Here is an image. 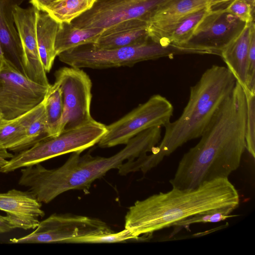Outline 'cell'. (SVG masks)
Instances as JSON below:
<instances>
[{"label":"cell","mask_w":255,"mask_h":255,"mask_svg":"<svg viewBox=\"0 0 255 255\" xmlns=\"http://www.w3.org/2000/svg\"><path fill=\"white\" fill-rule=\"evenodd\" d=\"M246 116L245 92L237 82L199 142L181 158L170 180L172 187L193 189L206 182L228 178L239 167L246 149Z\"/></svg>","instance_id":"6da1fadb"},{"label":"cell","mask_w":255,"mask_h":255,"mask_svg":"<svg viewBox=\"0 0 255 255\" xmlns=\"http://www.w3.org/2000/svg\"><path fill=\"white\" fill-rule=\"evenodd\" d=\"M240 196L228 178L206 182L196 188L172 187L136 201L125 216V228L139 240L173 226L189 217L221 211L231 215L239 205Z\"/></svg>","instance_id":"7a4b0ae2"},{"label":"cell","mask_w":255,"mask_h":255,"mask_svg":"<svg viewBox=\"0 0 255 255\" xmlns=\"http://www.w3.org/2000/svg\"><path fill=\"white\" fill-rule=\"evenodd\" d=\"M161 128L154 127L131 138L126 146L109 157L80 156L73 152L61 166L47 169L40 163L21 169L19 185L28 188L40 203L47 204L70 190L87 191L92 182L112 169H118L125 161L151 152L161 139Z\"/></svg>","instance_id":"3957f363"},{"label":"cell","mask_w":255,"mask_h":255,"mask_svg":"<svg viewBox=\"0 0 255 255\" xmlns=\"http://www.w3.org/2000/svg\"><path fill=\"white\" fill-rule=\"evenodd\" d=\"M237 81L227 67L213 65L191 87L188 103L180 116L165 128L163 137L148 155L140 157L137 168L143 173L189 140L200 137Z\"/></svg>","instance_id":"277c9868"},{"label":"cell","mask_w":255,"mask_h":255,"mask_svg":"<svg viewBox=\"0 0 255 255\" xmlns=\"http://www.w3.org/2000/svg\"><path fill=\"white\" fill-rule=\"evenodd\" d=\"M192 54L190 50L174 45H165L151 38L136 45L103 49L93 44L81 45L59 54V60L78 68L103 69L130 67L138 62L174 55Z\"/></svg>","instance_id":"5b68a950"},{"label":"cell","mask_w":255,"mask_h":255,"mask_svg":"<svg viewBox=\"0 0 255 255\" xmlns=\"http://www.w3.org/2000/svg\"><path fill=\"white\" fill-rule=\"evenodd\" d=\"M106 131V125L93 119L18 152L0 168V172L7 173L68 153L82 152L98 143Z\"/></svg>","instance_id":"8992f818"},{"label":"cell","mask_w":255,"mask_h":255,"mask_svg":"<svg viewBox=\"0 0 255 255\" xmlns=\"http://www.w3.org/2000/svg\"><path fill=\"white\" fill-rule=\"evenodd\" d=\"M173 113V105L168 100L160 95H154L118 121L106 126L107 131L98 145L108 148L126 144L143 131L164 127L170 122Z\"/></svg>","instance_id":"52a82bcc"},{"label":"cell","mask_w":255,"mask_h":255,"mask_svg":"<svg viewBox=\"0 0 255 255\" xmlns=\"http://www.w3.org/2000/svg\"><path fill=\"white\" fill-rule=\"evenodd\" d=\"M49 87L28 78L5 57L0 59V117L10 121L33 109Z\"/></svg>","instance_id":"ba28073f"},{"label":"cell","mask_w":255,"mask_h":255,"mask_svg":"<svg viewBox=\"0 0 255 255\" xmlns=\"http://www.w3.org/2000/svg\"><path fill=\"white\" fill-rule=\"evenodd\" d=\"M63 95V112L60 134L93 119L91 115L92 83L81 68L63 67L54 73Z\"/></svg>","instance_id":"9c48e42d"},{"label":"cell","mask_w":255,"mask_h":255,"mask_svg":"<svg viewBox=\"0 0 255 255\" xmlns=\"http://www.w3.org/2000/svg\"><path fill=\"white\" fill-rule=\"evenodd\" d=\"M114 231L100 219L71 214H53L39 222L35 230L12 243H66L71 239Z\"/></svg>","instance_id":"30bf717a"},{"label":"cell","mask_w":255,"mask_h":255,"mask_svg":"<svg viewBox=\"0 0 255 255\" xmlns=\"http://www.w3.org/2000/svg\"><path fill=\"white\" fill-rule=\"evenodd\" d=\"M246 24L228 12L225 8H212L198 24L189 39L180 47L193 50L196 54L220 56Z\"/></svg>","instance_id":"8fae6325"},{"label":"cell","mask_w":255,"mask_h":255,"mask_svg":"<svg viewBox=\"0 0 255 255\" xmlns=\"http://www.w3.org/2000/svg\"><path fill=\"white\" fill-rule=\"evenodd\" d=\"M164 0H96L92 7L71 23L81 28L107 29L124 21L139 19L148 22Z\"/></svg>","instance_id":"7c38bea8"},{"label":"cell","mask_w":255,"mask_h":255,"mask_svg":"<svg viewBox=\"0 0 255 255\" xmlns=\"http://www.w3.org/2000/svg\"><path fill=\"white\" fill-rule=\"evenodd\" d=\"M37 9L32 6H17L13 10L15 25L21 41L22 72L28 78L41 85L49 86L39 55L36 33Z\"/></svg>","instance_id":"4fadbf2b"},{"label":"cell","mask_w":255,"mask_h":255,"mask_svg":"<svg viewBox=\"0 0 255 255\" xmlns=\"http://www.w3.org/2000/svg\"><path fill=\"white\" fill-rule=\"evenodd\" d=\"M0 210L6 213L16 228L24 230L35 229L45 215L41 203L33 194L15 189L0 193Z\"/></svg>","instance_id":"5bb4252c"},{"label":"cell","mask_w":255,"mask_h":255,"mask_svg":"<svg viewBox=\"0 0 255 255\" xmlns=\"http://www.w3.org/2000/svg\"><path fill=\"white\" fill-rule=\"evenodd\" d=\"M212 0H164L147 22L150 38L157 42L160 36L188 14L211 6Z\"/></svg>","instance_id":"9a60e30c"},{"label":"cell","mask_w":255,"mask_h":255,"mask_svg":"<svg viewBox=\"0 0 255 255\" xmlns=\"http://www.w3.org/2000/svg\"><path fill=\"white\" fill-rule=\"evenodd\" d=\"M147 22L139 19L128 20L104 29L93 45L98 48H119L143 44L150 37Z\"/></svg>","instance_id":"2e32d148"},{"label":"cell","mask_w":255,"mask_h":255,"mask_svg":"<svg viewBox=\"0 0 255 255\" xmlns=\"http://www.w3.org/2000/svg\"><path fill=\"white\" fill-rule=\"evenodd\" d=\"M26 0H0V43L4 57L22 73V50L13 16V10Z\"/></svg>","instance_id":"e0dca14e"},{"label":"cell","mask_w":255,"mask_h":255,"mask_svg":"<svg viewBox=\"0 0 255 255\" xmlns=\"http://www.w3.org/2000/svg\"><path fill=\"white\" fill-rule=\"evenodd\" d=\"M255 21L247 23L240 34L222 52L220 56L227 68L244 88L246 86L249 49Z\"/></svg>","instance_id":"ac0fdd59"},{"label":"cell","mask_w":255,"mask_h":255,"mask_svg":"<svg viewBox=\"0 0 255 255\" xmlns=\"http://www.w3.org/2000/svg\"><path fill=\"white\" fill-rule=\"evenodd\" d=\"M60 23L47 12L37 10L36 33L41 62L46 73L50 71L57 56L55 42Z\"/></svg>","instance_id":"d6986e66"},{"label":"cell","mask_w":255,"mask_h":255,"mask_svg":"<svg viewBox=\"0 0 255 255\" xmlns=\"http://www.w3.org/2000/svg\"><path fill=\"white\" fill-rule=\"evenodd\" d=\"M104 30L99 28H78L71 23H60L55 42L57 56L78 46L95 43Z\"/></svg>","instance_id":"ffe728a7"},{"label":"cell","mask_w":255,"mask_h":255,"mask_svg":"<svg viewBox=\"0 0 255 255\" xmlns=\"http://www.w3.org/2000/svg\"><path fill=\"white\" fill-rule=\"evenodd\" d=\"M212 8L210 5L207 6L184 16L163 33L157 42L165 45L182 46L189 39L198 24Z\"/></svg>","instance_id":"44dd1931"},{"label":"cell","mask_w":255,"mask_h":255,"mask_svg":"<svg viewBox=\"0 0 255 255\" xmlns=\"http://www.w3.org/2000/svg\"><path fill=\"white\" fill-rule=\"evenodd\" d=\"M31 110L15 119L6 121L0 127V147L19 152L25 139L26 126Z\"/></svg>","instance_id":"7402d4cb"},{"label":"cell","mask_w":255,"mask_h":255,"mask_svg":"<svg viewBox=\"0 0 255 255\" xmlns=\"http://www.w3.org/2000/svg\"><path fill=\"white\" fill-rule=\"evenodd\" d=\"M43 101L49 137L57 136L60 134L59 128L63 112V101L61 89L56 82L50 84Z\"/></svg>","instance_id":"603a6c76"},{"label":"cell","mask_w":255,"mask_h":255,"mask_svg":"<svg viewBox=\"0 0 255 255\" xmlns=\"http://www.w3.org/2000/svg\"><path fill=\"white\" fill-rule=\"evenodd\" d=\"M48 137L46 115L43 100L31 110L26 126L25 139L20 146L18 152L30 147L37 142Z\"/></svg>","instance_id":"cb8c5ba5"},{"label":"cell","mask_w":255,"mask_h":255,"mask_svg":"<svg viewBox=\"0 0 255 255\" xmlns=\"http://www.w3.org/2000/svg\"><path fill=\"white\" fill-rule=\"evenodd\" d=\"M96 0H56L45 11L59 23L71 22L90 9Z\"/></svg>","instance_id":"d4e9b609"},{"label":"cell","mask_w":255,"mask_h":255,"mask_svg":"<svg viewBox=\"0 0 255 255\" xmlns=\"http://www.w3.org/2000/svg\"><path fill=\"white\" fill-rule=\"evenodd\" d=\"M246 99V149L255 157V92L243 88Z\"/></svg>","instance_id":"484cf974"},{"label":"cell","mask_w":255,"mask_h":255,"mask_svg":"<svg viewBox=\"0 0 255 255\" xmlns=\"http://www.w3.org/2000/svg\"><path fill=\"white\" fill-rule=\"evenodd\" d=\"M138 240L128 229L125 228L118 233H111L87 235L74 238L68 240L66 243H114L128 240Z\"/></svg>","instance_id":"4316f807"},{"label":"cell","mask_w":255,"mask_h":255,"mask_svg":"<svg viewBox=\"0 0 255 255\" xmlns=\"http://www.w3.org/2000/svg\"><path fill=\"white\" fill-rule=\"evenodd\" d=\"M226 10L246 23L255 21V0H233Z\"/></svg>","instance_id":"83f0119b"},{"label":"cell","mask_w":255,"mask_h":255,"mask_svg":"<svg viewBox=\"0 0 255 255\" xmlns=\"http://www.w3.org/2000/svg\"><path fill=\"white\" fill-rule=\"evenodd\" d=\"M233 216H234L221 211L198 214L180 221L175 223L173 226L184 228L195 223H217Z\"/></svg>","instance_id":"f1b7e54d"},{"label":"cell","mask_w":255,"mask_h":255,"mask_svg":"<svg viewBox=\"0 0 255 255\" xmlns=\"http://www.w3.org/2000/svg\"><path fill=\"white\" fill-rule=\"evenodd\" d=\"M244 88L255 92V26L252 31L247 68L246 86Z\"/></svg>","instance_id":"f546056e"},{"label":"cell","mask_w":255,"mask_h":255,"mask_svg":"<svg viewBox=\"0 0 255 255\" xmlns=\"http://www.w3.org/2000/svg\"><path fill=\"white\" fill-rule=\"evenodd\" d=\"M15 228L16 226L7 215H0V233H7Z\"/></svg>","instance_id":"4dcf8cb0"},{"label":"cell","mask_w":255,"mask_h":255,"mask_svg":"<svg viewBox=\"0 0 255 255\" xmlns=\"http://www.w3.org/2000/svg\"><path fill=\"white\" fill-rule=\"evenodd\" d=\"M56 0H29L33 6L39 10L45 9Z\"/></svg>","instance_id":"1f68e13d"},{"label":"cell","mask_w":255,"mask_h":255,"mask_svg":"<svg viewBox=\"0 0 255 255\" xmlns=\"http://www.w3.org/2000/svg\"><path fill=\"white\" fill-rule=\"evenodd\" d=\"M13 155L8 150L0 147V168L3 166Z\"/></svg>","instance_id":"d6a6232c"},{"label":"cell","mask_w":255,"mask_h":255,"mask_svg":"<svg viewBox=\"0 0 255 255\" xmlns=\"http://www.w3.org/2000/svg\"><path fill=\"white\" fill-rule=\"evenodd\" d=\"M232 0H212L211 2V5L212 7H214L216 5L230 2Z\"/></svg>","instance_id":"836d02e7"},{"label":"cell","mask_w":255,"mask_h":255,"mask_svg":"<svg viewBox=\"0 0 255 255\" xmlns=\"http://www.w3.org/2000/svg\"><path fill=\"white\" fill-rule=\"evenodd\" d=\"M3 58H4V55L1 45L0 43V59H2Z\"/></svg>","instance_id":"e575fe53"},{"label":"cell","mask_w":255,"mask_h":255,"mask_svg":"<svg viewBox=\"0 0 255 255\" xmlns=\"http://www.w3.org/2000/svg\"></svg>","instance_id":"d590c367"}]
</instances>
